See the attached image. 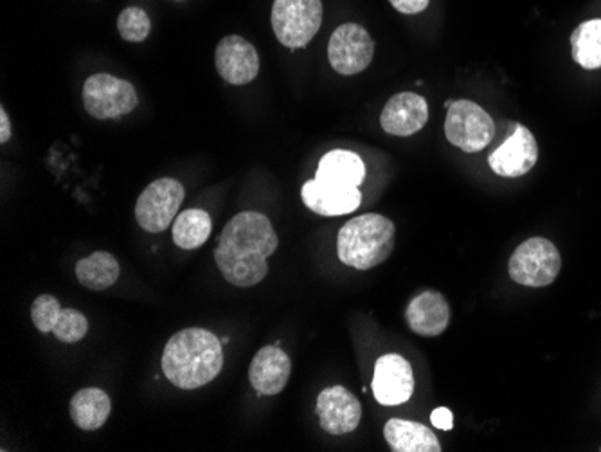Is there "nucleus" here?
I'll return each mask as SVG.
<instances>
[{"instance_id": "9b49d317", "label": "nucleus", "mask_w": 601, "mask_h": 452, "mask_svg": "<svg viewBox=\"0 0 601 452\" xmlns=\"http://www.w3.org/2000/svg\"><path fill=\"white\" fill-rule=\"evenodd\" d=\"M321 428L328 434L342 436L350 434L359 428L362 419V405L352 391L342 386H333L321 391L315 404Z\"/></svg>"}, {"instance_id": "aec40b11", "label": "nucleus", "mask_w": 601, "mask_h": 452, "mask_svg": "<svg viewBox=\"0 0 601 452\" xmlns=\"http://www.w3.org/2000/svg\"><path fill=\"white\" fill-rule=\"evenodd\" d=\"M69 411L77 428L83 431H97L111 417V397L100 388H85L74 394Z\"/></svg>"}, {"instance_id": "412c9836", "label": "nucleus", "mask_w": 601, "mask_h": 452, "mask_svg": "<svg viewBox=\"0 0 601 452\" xmlns=\"http://www.w3.org/2000/svg\"><path fill=\"white\" fill-rule=\"evenodd\" d=\"M76 278L80 284L89 290L111 289L112 285L120 279V264L111 253L97 250L94 255L76 264Z\"/></svg>"}, {"instance_id": "ddd939ff", "label": "nucleus", "mask_w": 601, "mask_h": 452, "mask_svg": "<svg viewBox=\"0 0 601 452\" xmlns=\"http://www.w3.org/2000/svg\"><path fill=\"white\" fill-rule=\"evenodd\" d=\"M215 65L229 85H247L260 73V56L243 37L229 34L218 44Z\"/></svg>"}, {"instance_id": "0eeeda50", "label": "nucleus", "mask_w": 601, "mask_h": 452, "mask_svg": "<svg viewBox=\"0 0 601 452\" xmlns=\"http://www.w3.org/2000/svg\"><path fill=\"white\" fill-rule=\"evenodd\" d=\"M82 96L85 111L96 120H120L139 103L131 82L108 73L92 74L83 85Z\"/></svg>"}, {"instance_id": "c85d7f7f", "label": "nucleus", "mask_w": 601, "mask_h": 452, "mask_svg": "<svg viewBox=\"0 0 601 452\" xmlns=\"http://www.w3.org/2000/svg\"><path fill=\"white\" fill-rule=\"evenodd\" d=\"M11 140V121L4 106L0 109V143L6 145Z\"/></svg>"}, {"instance_id": "f257e3e1", "label": "nucleus", "mask_w": 601, "mask_h": 452, "mask_svg": "<svg viewBox=\"0 0 601 452\" xmlns=\"http://www.w3.org/2000/svg\"><path fill=\"white\" fill-rule=\"evenodd\" d=\"M278 235L269 218L243 212L227 222L221 232L215 261L221 276L235 287H255L269 275L270 256L278 249Z\"/></svg>"}, {"instance_id": "f03ea898", "label": "nucleus", "mask_w": 601, "mask_h": 452, "mask_svg": "<svg viewBox=\"0 0 601 452\" xmlns=\"http://www.w3.org/2000/svg\"><path fill=\"white\" fill-rule=\"evenodd\" d=\"M221 368V341L204 328L180 330L164 347V376L180 390H198L209 384L217 379Z\"/></svg>"}, {"instance_id": "1a4fd4ad", "label": "nucleus", "mask_w": 601, "mask_h": 452, "mask_svg": "<svg viewBox=\"0 0 601 452\" xmlns=\"http://www.w3.org/2000/svg\"><path fill=\"white\" fill-rule=\"evenodd\" d=\"M375 54L371 34L362 25L342 24L328 44V60L342 76H353L370 68Z\"/></svg>"}, {"instance_id": "7ed1b4c3", "label": "nucleus", "mask_w": 601, "mask_h": 452, "mask_svg": "<svg viewBox=\"0 0 601 452\" xmlns=\"http://www.w3.org/2000/svg\"><path fill=\"white\" fill-rule=\"evenodd\" d=\"M393 249L395 224L376 213L352 218L339 232V260L356 270H370L384 264Z\"/></svg>"}, {"instance_id": "a878e982", "label": "nucleus", "mask_w": 601, "mask_h": 452, "mask_svg": "<svg viewBox=\"0 0 601 452\" xmlns=\"http://www.w3.org/2000/svg\"><path fill=\"white\" fill-rule=\"evenodd\" d=\"M62 310L59 299L51 296V294H42V296L34 299L33 307H31V319H33L37 330L40 333H53Z\"/></svg>"}, {"instance_id": "5701e85b", "label": "nucleus", "mask_w": 601, "mask_h": 452, "mask_svg": "<svg viewBox=\"0 0 601 452\" xmlns=\"http://www.w3.org/2000/svg\"><path fill=\"white\" fill-rule=\"evenodd\" d=\"M572 60L583 69L601 68V20H587L571 34Z\"/></svg>"}, {"instance_id": "20e7f679", "label": "nucleus", "mask_w": 601, "mask_h": 452, "mask_svg": "<svg viewBox=\"0 0 601 452\" xmlns=\"http://www.w3.org/2000/svg\"><path fill=\"white\" fill-rule=\"evenodd\" d=\"M272 30L289 49L307 48L323 24L321 0H274Z\"/></svg>"}, {"instance_id": "cd10ccee", "label": "nucleus", "mask_w": 601, "mask_h": 452, "mask_svg": "<svg viewBox=\"0 0 601 452\" xmlns=\"http://www.w3.org/2000/svg\"><path fill=\"white\" fill-rule=\"evenodd\" d=\"M431 422L439 431H450L454 428V414L448 408L434 409L431 413Z\"/></svg>"}, {"instance_id": "b1692460", "label": "nucleus", "mask_w": 601, "mask_h": 452, "mask_svg": "<svg viewBox=\"0 0 601 452\" xmlns=\"http://www.w3.org/2000/svg\"><path fill=\"white\" fill-rule=\"evenodd\" d=\"M117 30H120L121 39L132 44H139L148 39L152 31V20L145 10H141L137 6H131L126 10L121 11L117 19Z\"/></svg>"}, {"instance_id": "a211bd4d", "label": "nucleus", "mask_w": 601, "mask_h": 452, "mask_svg": "<svg viewBox=\"0 0 601 452\" xmlns=\"http://www.w3.org/2000/svg\"><path fill=\"white\" fill-rule=\"evenodd\" d=\"M385 442L395 452H439L442 443L436 434L422 423L393 419L385 423Z\"/></svg>"}, {"instance_id": "2eb2a0df", "label": "nucleus", "mask_w": 601, "mask_h": 452, "mask_svg": "<svg viewBox=\"0 0 601 452\" xmlns=\"http://www.w3.org/2000/svg\"><path fill=\"white\" fill-rule=\"evenodd\" d=\"M428 121V103L416 92H400L385 103L381 125L384 132L410 137L422 131Z\"/></svg>"}, {"instance_id": "9d476101", "label": "nucleus", "mask_w": 601, "mask_h": 452, "mask_svg": "<svg viewBox=\"0 0 601 452\" xmlns=\"http://www.w3.org/2000/svg\"><path fill=\"white\" fill-rule=\"evenodd\" d=\"M371 390L382 405L405 404L414 393V373L410 362L398 353L382 356L375 364Z\"/></svg>"}, {"instance_id": "4be33fe9", "label": "nucleus", "mask_w": 601, "mask_h": 452, "mask_svg": "<svg viewBox=\"0 0 601 452\" xmlns=\"http://www.w3.org/2000/svg\"><path fill=\"white\" fill-rule=\"evenodd\" d=\"M213 232V220L204 209H186L174 222V242L180 249L203 247Z\"/></svg>"}, {"instance_id": "4468645a", "label": "nucleus", "mask_w": 601, "mask_h": 452, "mask_svg": "<svg viewBox=\"0 0 601 452\" xmlns=\"http://www.w3.org/2000/svg\"><path fill=\"white\" fill-rule=\"evenodd\" d=\"M301 198L310 212L318 213L321 217L350 215L356 212L362 203L361 189L328 183L318 177L304 183Z\"/></svg>"}, {"instance_id": "f3484780", "label": "nucleus", "mask_w": 601, "mask_h": 452, "mask_svg": "<svg viewBox=\"0 0 601 452\" xmlns=\"http://www.w3.org/2000/svg\"><path fill=\"white\" fill-rule=\"evenodd\" d=\"M411 330L418 336L436 337L445 332L450 321V308L443 294L425 290L411 301L405 310Z\"/></svg>"}, {"instance_id": "423d86ee", "label": "nucleus", "mask_w": 601, "mask_h": 452, "mask_svg": "<svg viewBox=\"0 0 601 452\" xmlns=\"http://www.w3.org/2000/svg\"><path fill=\"white\" fill-rule=\"evenodd\" d=\"M494 134L496 123L477 103L459 100L454 102L453 106H448L445 135L450 145L467 154H477L490 145Z\"/></svg>"}, {"instance_id": "6e6552de", "label": "nucleus", "mask_w": 601, "mask_h": 452, "mask_svg": "<svg viewBox=\"0 0 601 452\" xmlns=\"http://www.w3.org/2000/svg\"><path fill=\"white\" fill-rule=\"evenodd\" d=\"M186 198V189L177 178H157L146 186L135 204V218L145 232L163 233L177 218L178 207Z\"/></svg>"}, {"instance_id": "bb28decb", "label": "nucleus", "mask_w": 601, "mask_h": 452, "mask_svg": "<svg viewBox=\"0 0 601 452\" xmlns=\"http://www.w3.org/2000/svg\"><path fill=\"white\" fill-rule=\"evenodd\" d=\"M393 8L404 16H416L422 11L427 10L428 2L431 0H390Z\"/></svg>"}, {"instance_id": "393cba45", "label": "nucleus", "mask_w": 601, "mask_h": 452, "mask_svg": "<svg viewBox=\"0 0 601 452\" xmlns=\"http://www.w3.org/2000/svg\"><path fill=\"white\" fill-rule=\"evenodd\" d=\"M89 321L82 312H77L74 308H63L60 314L59 322L54 327L53 333L59 341L73 342L82 341L83 337L87 336Z\"/></svg>"}, {"instance_id": "f8f14e48", "label": "nucleus", "mask_w": 601, "mask_h": 452, "mask_svg": "<svg viewBox=\"0 0 601 452\" xmlns=\"http://www.w3.org/2000/svg\"><path fill=\"white\" fill-rule=\"evenodd\" d=\"M539 160V145L525 125H515L510 137L490 154L488 164L500 177H522Z\"/></svg>"}, {"instance_id": "c756f323", "label": "nucleus", "mask_w": 601, "mask_h": 452, "mask_svg": "<svg viewBox=\"0 0 601 452\" xmlns=\"http://www.w3.org/2000/svg\"><path fill=\"white\" fill-rule=\"evenodd\" d=\"M600 451H601V448H600Z\"/></svg>"}, {"instance_id": "6ab92c4d", "label": "nucleus", "mask_w": 601, "mask_h": 452, "mask_svg": "<svg viewBox=\"0 0 601 452\" xmlns=\"http://www.w3.org/2000/svg\"><path fill=\"white\" fill-rule=\"evenodd\" d=\"M315 177L348 188H359L366 177V166L364 161L350 150H332L319 163Z\"/></svg>"}, {"instance_id": "39448f33", "label": "nucleus", "mask_w": 601, "mask_h": 452, "mask_svg": "<svg viewBox=\"0 0 601 452\" xmlns=\"http://www.w3.org/2000/svg\"><path fill=\"white\" fill-rule=\"evenodd\" d=\"M560 267V253L553 242L542 236H535L520 244L508 264L510 278L525 287H548L557 279Z\"/></svg>"}, {"instance_id": "dca6fc26", "label": "nucleus", "mask_w": 601, "mask_h": 452, "mask_svg": "<svg viewBox=\"0 0 601 452\" xmlns=\"http://www.w3.org/2000/svg\"><path fill=\"white\" fill-rule=\"evenodd\" d=\"M292 362L281 348L265 347L256 353L250 362V386L258 394H278L289 384Z\"/></svg>"}]
</instances>
